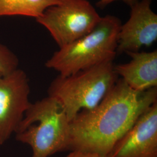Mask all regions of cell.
I'll return each instance as SVG.
<instances>
[{
    "mask_svg": "<svg viewBox=\"0 0 157 157\" xmlns=\"http://www.w3.org/2000/svg\"><path fill=\"white\" fill-rule=\"evenodd\" d=\"M15 134L31 147L32 157H49L69 150L70 121L59 101L48 96L31 103Z\"/></svg>",
    "mask_w": 157,
    "mask_h": 157,
    "instance_id": "3",
    "label": "cell"
},
{
    "mask_svg": "<svg viewBox=\"0 0 157 157\" xmlns=\"http://www.w3.org/2000/svg\"><path fill=\"white\" fill-rule=\"evenodd\" d=\"M123 1L126 4L131 6L135 4L136 2L139 1V0H100L97 3V6L101 9H103L105 7H106L107 6L111 4L112 2H115V1Z\"/></svg>",
    "mask_w": 157,
    "mask_h": 157,
    "instance_id": "12",
    "label": "cell"
},
{
    "mask_svg": "<svg viewBox=\"0 0 157 157\" xmlns=\"http://www.w3.org/2000/svg\"><path fill=\"white\" fill-rule=\"evenodd\" d=\"M59 2V0H0V17L21 15L37 19Z\"/></svg>",
    "mask_w": 157,
    "mask_h": 157,
    "instance_id": "10",
    "label": "cell"
},
{
    "mask_svg": "<svg viewBox=\"0 0 157 157\" xmlns=\"http://www.w3.org/2000/svg\"><path fill=\"white\" fill-rule=\"evenodd\" d=\"M106 157H157V102L141 115Z\"/></svg>",
    "mask_w": 157,
    "mask_h": 157,
    "instance_id": "7",
    "label": "cell"
},
{
    "mask_svg": "<svg viewBox=\"0 0 157 157\" xmlns=\"http://www.w3.org/2000/svg\"><path fill=\"white\" fill-rule=\"evenodd\" d=\"M101 18L87 0H59L36 21L49 31L60 48L89 33Z\"/></svg>",
    "mask_w": 157,
    "mask_h": 157,
    "instance_id": "5",
    "label": "cell"
},
{
    "mask_svg": "<svg viewBox=\"0 0 157 157\" xmlns=\"http://www.w3.org/2000/svg\"><path fill=\"white\" fill-rule=\"evenodd\" d=\"M151 0H139L131 6L128 21L121 25L117 53L138 52L157 40V15L151 8Z\"/></svg>",
    "mask_w": 157,
    "mask_h": 157,
    "instance_id": "8",
    "label": "cell"
},
{
    "mask_svg": "<svg viewBox=\"0 0 157 157\" xmlns=\"http://www.w3.org/2000/svg\"><path fill=\"white\" fill-rule=\"evenodd\" d=\"M30 92L28 78L22 69L0 73V144L16 133L32 103Z\"/></svg>",
    "mask_w": 157,
    "mask_h": 157,
    "instance_id": "6",
    "label": "cell"
},
{
    "mask_svg": "<svg viewBox=\"0 0 157 157\" xmlns=\"http://www.w3.org/2000/svg\"><path fill=\"white\" fill-rule=\"evenodd\" d=\"M122 23L117 17L107 15L91 32L59 48L45 67L68 76L104 62L117 56L118 34Z\"/></svg>",
    "mask_w": 157,
    "mask_h": 157,
    "instance_id": "2",
    "label": "cell"
},
{
    "mask_svg": "<svg viewBox=\"0 0 157 157\" xmlns=\"http://www.w3.org/2000/svg\"><path fill=\"white\" fill-rule=\"evenodd\" d=\"M113 61L104 62L51 82L49 97L62 105L70 122L78 113L97 107L118 81Z\"/></svg>",
    "mask_w": 157,
    "mask_h": 157,
    "instance_id": "4",
    "label": "cell"
},
{
    "mask_svg": "<svg viewBox=\"0 0 157 157\" xmlns=\"http://www.w3.org/2000/svg\"><path fill=\"white\" fill-rule=\"evenodd\" d=\"M17 56L6 45L0 43V73L6 75L18 68Z\"/></svg>",
    "mask_w": 157,
    "mask_h": 157,
    "instance_id": "11",
    "label": "cell"
},
{
    "mask_svg": "<svg viewBox=\"0 0 157 157\" xmlns=\"http://www.w3.org/2000/svg\"><path fill=\"white\" fill-rule=\"evenodd\" d=\"M66 157H105L95 152L83 151H72Z\"/></svg>",
    "mask_w": 157,
    "mask_h": 157,
    "instance_id": "13",
    "label": "cell"
},
{
    "mask_svg": "<svg viewBox=\"0 0 157 157\" xmlns=\"http://www.w3.org/2000/svg\"><path fill=\"white\" fill-rule=\"evenodd\" d=\"M131 58L128 63L114 65L118 77L130 89L145 91L157 86V51L129 52Z\"/></svg>",
    "mask_w": 157,
    "mask_h": 157,
    "instance_id": "9",
    "label": "cell"
},
{
    "mask_svg": "<svg viewBox=\"0 0 157 157\" xmlns=\"http://www.w3.org/2000/svg\"><path fill=\"white\" fill-rule=\"evenodd\" d=\"M155 102L157 87L136 91L118 78L97 107L78 113L70 122L69 150L107 157L115 143Z\"/></svg>",
    "mask_w": 157,
    "mask_h": 157,
    "instance_id": "1",
    "label": "cell"
}]
</instances>
